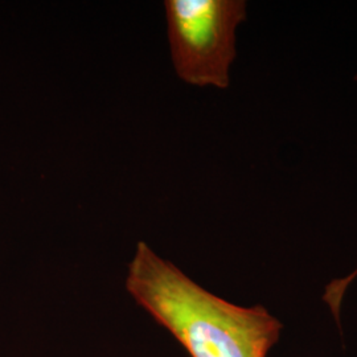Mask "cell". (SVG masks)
<instances>
[{
	"instance_id": "1",
	"label": "cell",
	"mask_w": 357,
	"mask_h": 357,
	"mask_svg": "<svg viewBox=\"0 0 357 357\" xmlns=\"http://www.w3.org/2000/svg\"><path fill=\"white\" fill-rule=\"evenodd\" d=\"M126 290L192 357H266L282 324L265 307H241L192 281L139 241L128 264Z\"/></svg>"
},
{
	"instance_id": "2",
	"label": "cell",
	"mask_w": 357,
	"mask_h": 357,
	"mask_svg": "<svg viewBox=\"0 0 357 357\" xmlns=\"http://www.w3.org/2000/svg\"><path fill=\"white\" fill-rule=\"evenodd\" d=\"M167 32L178 78L227 89L236 59V29L246 19L243 0H166Z\"/></svg>"
},
{
	"instance_id": "3",
	"label": "cell",
	"mask_w": 357,
	"mask_h": 357,
	"mask_svg": "<svg viewBox=\"0 0 357 357\" xmlns=\"http://www.w3.org/2000/svg\"><path fill=\"white\" fill-rule=\"evenodd\" d=\"M356 277L357 268L352 274H349L348 277H345L343 280L331 282L326 289L324 301L327 302L328 306L331 307L332 314L336 317V319H339V311H340V305H342L345 290L349 286V283L354 281Z\"/></svg>"
}]
</instances>
